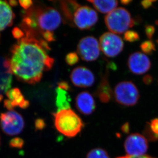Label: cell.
<instances>
[{
	"instance_id": "obj_27",
	"label": "cell",
	"mask_w": 158,
	"mask_h": 158,
	"mask_svg": "<svg viewBox=\"0 0 158 158\" xmlns=\"http://www.w3.org/2000/svg\"><path fill=\"white\" fill-rule=\"evenodd\" d=\"M145 33L148 39L151 40L155 33V28L151 25H147L145 26Z\"/></svg>"
},
{
	"instance_id": "obj_39",
	"label": "cell",
	"mask_w": 158,
	"mask_h": 158,
	"mask_svg": "<svg viewBox=\"0 0 158 158\" xmlns=\"http://www.w3.org/2000/svg\"><path fill=\"white\" fill-rule=\"evenodd\" d=\"M3 96L1 94H0V102H1L2 99H3Z\"/></svg>"
},
{
	"instance_id": "obj_13",
	"label": "cell",
	"mask_w": 158,
	"mask_h": 158,
	"mask_svg": "<svg viewBox=\"0 0 158 158\" xmlns=\"http://www.w3.org/2000/svg\"><path fill=\"white\" fill-rule=\"evenodd\" d=\"M76 108L81 113L89 115L95 110V102L93 96L88 92L80 93L75 100Z\"/></svg>"
},
{
	"instance_id": "obj_34",
	"label": "cell",
	"mask_w": 158,
	"mask_h": 158,
	"mask_svg": "<svg viewBox=\"0 0 158 158\" xmlns=\"http://www.w3.org/2000/svg\"><path fill=\"white\" fill-rule=\"evenodd\" d=\"M58 87L63 89H66L67 91H69L70 89V86L69 84L66 81H61L58 84Z\"/></svg>"
},
{
	"instance_id": "obj_37",
	"label": "cell",
	"mask_w": 158,
	"mask_h": 158,
	"mask_svg": "<svg viewBox=\"0 0 158 158\" xmlns=\"http://www.w3.org/2000/svg\"><path fill=\"white\" fill-rule=\"evenodd\" d=\"M9 5L12 6H15L18 5V2L16 1L15 0H11L8 2Z\"/></svg>"
},
{
	"instance_id": "obj_4",
	"label": "cell",
	"mask_w": 158,
	"mask_h": 158,
	"mask_svg": "<svg viewBox=\"0 0 158 158\" xmlns=\"http://www.w3.org/2000/svg\"><path fill=\"white\" fill-rule=\"evenodd\" d=\"M105 22L110 32L116 35L125 33L135 25V20L130 12L123 7L116 8L107 14L105 17Z\"/></svg>"
},
{
	"instance_id": "obj_18",
	"label": "cell",
	"mask_w": 158,
	"mask_h": 158,
	"mask_svg": "<svg viewBox=\"0 0 158 158\" xmlns=\"http://www.w3.org/2000/svg\"><path fill=\"white\" fill-rule=\"evenodd\" d=\"M68 91L57 87L56 89V106L57 112L64 110L70 109L71 99Z\"/></svg>"
},
{
	"instance_id": "obj_3",
	"label": "cell",
	"mask_w": 158,
	"mask_h": 158,
	"mask_svg": "<svg viewBox=\"0 0 158 158\" xmlns=\"http://www.w3.org/2000/svg\"><path fill=\"white\" fill-rule=\"evenodd\" d=\"M55 127L68 137H74L82 130L84 123L79 116L71 109L57 112L54 115Z\"/></svg>"
},
{
	"instance_id": "obj_16",
	"label": "cell",
	"mask_w": 158,
	"mask_h": 158,
	"mask_svg": "<svg viewBox=\"0 0 158 158\" xmlns=\"http://www.w3.org/2000/svg\"><path fill=\"white\" fill-rule=\"evenodd\" d=\"M113 93L108 79V71L106 70V74L102 76L98 87L97 96L102 103H108L113 98Z\"/></svg>"
},
{
	"instance_id": "obj_10",
	"label": "cell",
	"mask_w": 158,
	"mask_h": 158,
	"mask_svg": "<svg viewBox=\"0 0 158 158\" xmlns=\"http://www.w3.org/2000/svg\"><path fill=\"white\" fill-rule=\"evenodd\" d=\"M124 147L127 156L141 157L148 151V142L146 138L138 133L130 135L125 139Z\"/></svg>"
},
{
	"instance_id": "obj_19",
	"label": "cell",
	"mask_w": 158,
	"mask_h": 158,
	"mask_svg": "<svg viewBox=\"0 0 158 158\" xmlns=\"http://www.w3.org/2000/svg\"><path fill=\"white\" fill-rule=\"evenodd\" d=\"M92 3L94 8L102 14H109L118 6V2L115 0L112 1H88Z\"/></svg>"
},
{
	"instance_id": "obj_38",
	"label": "cell",
	"mask_w": 158,
	"mask_h": 158,
	"mask_svg": "<svg viewBox=\"0 0 158 158\" xmlns=\"http://www.w3.org/2000/svg\"><path fill=\"white\" fill-rule=\"evenodd\" d=\"M131 1H130V0H123L121 1V3L123 4V5H128L130 4V3H131Z\"/></svg>"
},
{
	"instance_id": "obj_30",
	"label": "cell",
	"mask_w": 158,
	"mask_h": 158,
	"mask_svg": "<svg viewBox=\"0 0 158 158\" xmlns=\"http://www.w3.org/2000/svg\"><path fill=\"white\" fill-rule=\"evenodd\" d=\"M46 127L45 121L42 119H37L35 121V127L37 131L43 130Z\"/></svg>"
},
{
	"instance_id": "obj_1",
	"label": "cell",
	"mask_w": 158,
	"mask_h": 158,
	"mask_svg": "<svg viewBox=\"0 0 158 158\" xmlns=\"http://www.w3.org/2000/svg\"><path fill=\"white\" fill-rule=\"evenodd\" d=\"M50 50L45 40L26 35L18 40L10 50L9 60L12 74L19 81L35 84L42 79L44 72L49 70L54 60L47 53Z\"/></svg>"
},
{
	"instance_id": "obj_5",
	"label": "cell",
	"mask_w": 158,
	"mask_h": 158,
	"mask_svg": "<svg viewBox=\"0 0 158 158\" xmlns=\"http://www.w3.org/2000/svg\"><path fill=\"white\" fill-rule=\"evenodd\" d=\"M113 93L116 102L126 106L136 105L140 99L139 90L131 81L118 83L115 87Z\"/></svg>"
},
{
	"instance_id": "obj_40",
	"label": "cell",
	"mask_w": 158,
	"mask_h": 158,
	"mask_svg": "<svg viewBox=\"0 0 158 158\" xmlns=\"http://www.w3.org/2000/svg\"><path fill=\"white\" fill-rule=\"evenodd\" d=\"M156 42H157V44H158V40H157V41H156Z\"/></svg>"
},
{
	"instance_id": "obj_26",
	"label": "cell",
	"mask_w": 158,
	"mask_h": 158,
	"mask_svg": "<svg viewBox=\"0 0 158 158\" xmlns=\"http://www.w3.org/2000/svg\"><path fill=\"white\" fill-rule=\"evenodd\" d=\"M24 144V141L22 138L16 137L11 139L9 142V145L11 148H21Z\"/></svg>"
},
{
	"instance_id": "obj_24",
	"label": "cell",
	"mask_w": 158,
	"mask_h": 158,
	"mask_svg": "<svg viewBox=\"0 0 158 158\" xmlns=\"http://www.w3.org/2000/svg\"><path fill=\"white\" fill-rule=\"evenodd\" d=\"M149 125L152 138L158 139V118L152 120Z\"/></svg>"
},
{
	"instance_id": "obj_2",
	"label": "cell",
	"mask_w": 158,
	"mask_h": 158,
	"mask_svg": "<svg viewBox=\"0 0 158 158\" xmlns=\"http://www.w3.org/2000/svg\"><path fill=\"white\" fill-rule=\"evenodd\" d=\"M61 17L54 8L35 7L26 13L23 19L22 27L26 33L35 35L44 32H52L61 24Z\"/></svg>"
},
{
	"instance_id": "obj_17",
	"label": "cell",
	"mask_w": 158,
	"mask_h": 158,
	"mask_svg": "<svg viewBox=\"0 0 158 158\" xmlns=\"http://www.w3.org/2000/svg\"><path fill=\"white\" fill-rule=\"evenodd\" d=\"M8 100L10 102L13 107L19 106L22 109H26L29 106V102L26 100L20 89L14 88L6 93Z\"/></svg>"
},
{
	"instance_id": "obj_6",
	"label": "cell",
	"mask_w": 158,
	"mask_h": 158,
	"mask_svg": "<svg viewBox=\"0 0 158 158\" xmlns=\"http://www.w3.org/2000/svg\"><path fill=\"white\" fill-rule=\"evenodd\" d=\"M0 125L5 134L9 136L19 134L25 127L23 117L14 110H10L0 116Z\"/></svg>"
},
{
	"instance_id": "obj_31",
	"label": "cell",
	"mask_w": 158,
	"mask_h": 158,
	"mask_svg": "<svg viewBox=\"0 0 158 158\" xmlns=\"http://www.w3.org/2000/svg\"><path fill=\"white\" fill-rule=\"evenodd\" d=\"M22 7L25 9H28L32 5L33 2L30 0H20L19 1Z\"/></svg>"
},
{
	"instance_id": "obj_11",
	"label": "cell",
	"mask_w": 158,
	"mask_h": 158,
	"mask_svg": "<svg viewBox=\"0 0 158 158\" xmlns=\"http://www.w3.org/2000/svg\"><path fill=\"white\" fill-rule=\"evenodd\" d=\"M127 65L131 73L134 74L142 75L149 71L152 64L147 55L140 52H136L130 55Z\"/></svg>"
},
{
	"instance_id": "obj_35",
	"label": "cell",
	"mask_w": 158,
	"mask_h": 158,
	"mask_svg": "<svg viewBox=\"0 0 158 158\" xmlns=\"http://www.w3.org/2000/svg\"><path fill=\"white\" fill-rule=\"evenodd\" d=\"M121 131L125 134H128L130 132V125L128 123H125L121 127Z\"/></svg>"
},
{
	"instance_id": "obj_14",
	"label": "cell",
	"mask_w": 158,
	"mask_h": 158,
	"mask_svg": "<svg viewBox=\"0 0 158 158\" xmlns=\"http://www.w3.org/2000/svg\"><path fill=\"white\" fill-rule=\"evenodd\" d=\"M12 74L9 60L0 57V93H6L10 88Z\"/></svg>"
},
{
	"instance_id": "obj_7",
	"label": "cell",
	"mask_w": 158,
	"mask_h": 158,
	"mask_svg": "<svg viewBox=\"0 0 158 158\" xmlns=\"http://www.w3.org/2000/svg\"><path fill=\"white\" fill-rule=\"evenodd\" d=\"M99 44L100 50L108 57L117 56L123 49V39L118 35L110 32H105L102 35Z\"/></svg>"
},
{
	"instance_id": "obj_29",
	"label": "cell",
	"mask_w": 158,
	"mask_h": 158,
	"mask_svg": "<svg viewBox=\"0 0 158 158\" xmlns=\"http://www.w3.org/2000/svg\"><path fill=\"white\" fill-rule=\"evenodd\" d=\"M41 35L43 36L45 41L51 42L55 40V36L54 35L53 33H52V32H44Z\"/></svg>"
},
{
	"instance_id": "obj_25",
	"label": "cell",
	"mask_w": 158,
	"mask_h": 158,
	"mask_svg": "<svg viewBox=\"0 0 158 158\" xmlns=\"http://www.w3.org/2000/svg\"><path fill=\"white\" fill-rule=\"evenodd\" d=\"M66 62L69 66H73L79 61V57L76 52H71L66 55Z\"/></svg>"
},
{
	"instance_id": "obj_21",
	"label": "cell",
	"mask_w": 158,
	"mask_h": 158,
	"mask_svg": "<svg viewBox=\"0 0 158 158\" xmlns=\"http://www.w3.org/2000/svg\"><path fill=\"white\" fill-rule=\"evenodd\" d=\"M86 158H110V157L105 149L101 148H96L88 152Z\"/></svg>"
},
{
	"instance_id": "obj_8",
	"label": "cell",
	"mask_w": 158,
	"mask_h": 158,
	"mask_svg": "<svg viewBox=\"0 0 158 158\" xmlns=\"http://www.w3.org/2000/svg\"><path fill=\"white\" fill-rule=\"evenodd\" d=\"M73 22L78 28L88 30L95 25L98 20L97 12L88 6H79L73 16Z\"/></svg>"
},
{
	"instance_id": "obj_33",
	"label": "cell",
	"mask_w": 158,
	"mask_h": 158,
	"mask_svg": "<svg viewBox=\"0 0 158 158\" xmlns=\"http://www.w3.org/2000/svg\"><path fill=\"white\" fill-rule=\"evenodd\" d=\"M143 81L146 85H150L153 82V77L150 75H146L143 77Z\"/></svg>"
},
{
	"instance_id": "obj_22",
	"label": "cell",
	"mask_w": 158,
	"mask_h": 158,
	"mask_svg": "<svg viewBox=\"0 0 158 158\" xmlns=\"http://www.w3.org/2000/svg\"><path fill=\"white\" fill-rule=\"evenodd\" d=\"M140 48L144 53L151 54L156 50L155 45L152 40H146L140 45Z\"/></svg>"
},
{
	"instance_id": "obj_28",
	"label": "cell",
	"mask_w": 158,
	"mask_h": 158,
	"mask_svg": "<svg viewBox=\"0 0 158 158\" xmlns=\"http://www.w3.org/2000/svg\"><path fill=\"white\" fill-rule=\"evenodd\" d=\"M12 35L15 39L19 40L21 39L24 37L25 33L23 31L22 29L18 28V27H15L12 31Z\"/></svg>"
},
{
	"instance_id": "obj_15",
	"label": "cell",
	"mask_w": 158,
	"mask_h": 158,
	"mask_svg": "<svg viewBox=\"0 0 158 158\" xmlns=\"http://www.w3.org/2000/svg\"><path fill=\"white\" fill-rule=\"evenodd\" d=\"M15 14L6 1L0 0V31L12 25Z\"/></svg>"
},
{
	"instance_id": "obj_23",
	"label": "cell",
	"mask_w": 158,
	"mask_h": 158,
	"mask_svg": "<svg viewBox=\"0 0 158 158\" xmlns=\"http://www.w3.org/2000/svg\"><path fill=\"white\" fill-rule=\"evenodd\" d=\"M124 39L127 42H136L140 40V36L137 32L133 30H127L124 34Z\"/></svg>"
},
{
	"instance_id": "obj_20",
	"label": "cell",
	"mask_w": 158,
	"mask_h": 158,
	"mask_svg": "<svg viewBox=\"0 0 158 158\" xmlns=\"http://www.w3.org/2000/svg\"><path fill=\"white\" fill-rule=\"evenodd\" d=\"M62 3V9L64 15L68 19H72L76 9L80 6L75 1H64Z\"/></svg>"
},
{
	"instance_id": "obj_36",
	"label": "cell",
	"mask_w": 158,
	"mask_h": 158,
	"mask_svg": "<svg viewBox=\"0 0 158 158\" xmlns=\"http://www.w3.org/2000/svg\"><path fill=\"white\" fill-rule=\"evenodd\" d=\"M117 158H153L152 157H149L148 156H141V157H131V156H123V157H118Z\"/></svg>"
},
{
	"instance_id": "obj_32",
	"label": "cell",
	"mask_w": 158,
	"mask_h": 158,
	"mask_svg": "<svg viewBox=\"0 0 158 158\" xmlns=\"http://www.w3.org/2000/svg\"><path fill=\"white\" fill-rule=\"evenodd\" d=\"M156 2L154 0H148V1H143L141 2V5L144 9H148L152 6L153 3Z\"/></svg>"
},
{
	"instance_id": "obj_41",
	"label": "cell",
	"mask_w": 158,
	"mask_h": 158,
	"mask_svg": "<svg viewBox=\"0 0 158 158\" xmlns=\"http://www.w3.org/2000/svg\"></svg>"
},
{
	"instance_id": "obj_12",
	"label": "cell",
	"mask_w": 158,
	"mask_h": 158,
	"mask_svg": "<svg viewBox=\"0 0 158 158\" xmlns=\"http://www.w3.org/2000/svg\"><path fill=\"white\" fill-rule=\"evenodd\" d=\"M72 84L79 88H88L95 82V76L92 72L87 68L78 67L75 68L70 75Z\"/></svg>"
},
{
	"instance_id": "obj_9",
	"label": "cell",
	"mask_w": 158,
	"mask_h": 158,
	"mask_svg": "<svg viewBox=\"0 0 158 158\" xmlns=\"http://www.w3.org/2000/svg\"><path fill=\"white\" fill-rule=\"evenodd\" d=\"M100 49L97 39L91 36L81 39L77 45V52L81 59L86 61L97 60L100 55Z\"/></svg>"
}]
</instances>
